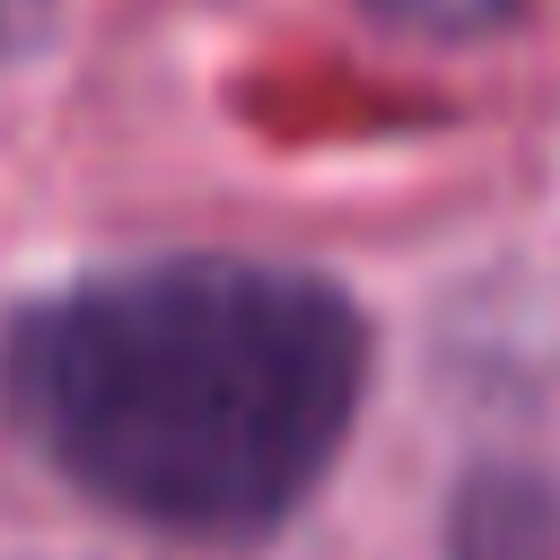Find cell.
Here are the masks:
<instances>
[{"instance_id":"obj_1","label":"cell","mask_w":560,"mask_h":560,"mask_svg":"<svg viewBox=\"0 0 560 560\" xmlns=\"http://www.w3.org/2000/svg\"><path fill=\"white\" fill-rule=\"evenodd\" d=\"M368 376V306L236 245L96 262L0 324V420L88 508L166 542H271L332 481Z\"/></svg>"},{"instance_id":"obj_2","label":"cell","mask_w":560,"mask_h":560,"mask_svg":"<svg viewBox=\"0 0 560 560\" xmlns=\"http://www.w3.org/2000/svg\"><path fill=\"white\" fill-rule=\"evenodd\" d=\"M376 26H394V35H429V44H481V35H499V26H516V9L525 0H359Z\"/></svg>"},{"instance_id":"obj_3","label":"cell","mask_w":560,"mask_h":560,"mask_svg":"<svg viewBox=\"0 0 560 560\" xmlns=\"http://www.w3.org/2000/svg\"><path fill=\"white\" fill-rule=\"evenodd\" d=\"M44 9H52V0H0V44L35 35V26H44Z\"/></svg>"}]
</instances>
